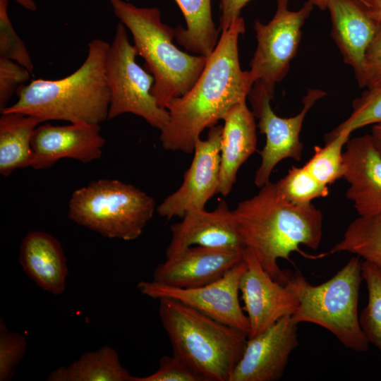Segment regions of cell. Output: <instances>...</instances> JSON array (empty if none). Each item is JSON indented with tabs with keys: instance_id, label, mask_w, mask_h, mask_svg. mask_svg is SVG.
<instances>
[{
	"instance_id": "cell-30",
	"label": "cell",
	"mask_w": 381,
	"mask_h": 381,
	"mask_svg": "<svg viewBox=\"0 0 381 381\" xmlns=\"http://www.w3.org/2000/svg\"><path fill=\"white\" fill-rule=\"evenodd\" d=\"M8 0H0V58L14 61L33 71L34 65L25 42L18 35L9 18Z\"/></svg>"
},
{
	"instance_id": "cell-37",
	"label": "cell",
	"mask_w": 381,
	"mask_h": 381,
	"mask_svg": "<svg viewBox=\"0 0 381 381\" xmlns=\"http://www.w3.org/2000/svg\"><path fill=\"white\" fill-rule=\"evenodd\" d=\"M370 135L375 147L381 155V124L373 125Z\"/></svg>"
},
{
	"instance_id": "cell-24",
	"label": "cell",
	"mask_w": 381,
	"mask_h": 381,
	"mask_svg": "<svg viewBox=\"0 0 381 381\" xmlns=\"http://www.w3.org/2000/svg\"><path fill=\"white\" fill-rule=\"evenodd\" d=\"M186 23L175 29L177 42L187 51L207 58L218 42L219 31L213 22L211 0H175Z\"/></svg>"
},
{
	"instance_id": "cell-4",
	"label": "cell",
	"mask_w": 381,
	"mask_h": 381,
	"mask_svg": "<svg viewBox=\"0 0 381 381\" xmlns=\"http://www.w3.org/2000/svg\"><path fill=\"white\" fill-rule=\"evenodd\" d=\"M159 315L172 349L204 381H229L248 334L168 298L159 300Z\"/></svg>"
},
{
	"instance_id": "cell-25",
	"label": "cell",
	"mask_w": 381,
	"mask_h": 381,
	"mask_svg": "<svg viewBox=\"0 0 381 381\" xmlns=\"http://www.w3.org/2000/svg\"><path fill=\"white\" fill-rule=\"evenodd\" d=\"M341 252L355 254L381 268V213L353 220L329 253Z\"/></svg>"
},
{
	"instance_id": "cell-10",
	"label": "cell",
	"mask_w": 381,
	"mask_h": 381,
	"mask_svg": "<svg viewBox=\"0 0 381 381\" xmlns=\"http://www.w3.org/2000/svg\"><path fill=\"white\" fill-rule=\"evenodd\" d=\"M326 95L320 89L309 88L303 97L301 111L291 117L277 116L270 102L274 95L260 83L256 82L248 95L252 111L258 119L257 127L266 136V143L260 152L261 163L255 171L254 183L258 188L269 182L274 168L284 159H301L303 148L300 133L308 111L317 101Z\"/></svg>"
},
{
	"instance_id": "cell-12",
	"label": "cell",
	"mask_w": 381,
	"mask_h": 381,
	"mask_svg": "<svg viewBox=\"0 0 381 381\" xmlns=\"http://www.w3.org/2000/svg\"><path fill=\"white\" fill-rule=\"evenodd\" d=\"M223 126L210 128L206 139H197L193 158L181 186L157 206V213L167 219L182 218L188 212L205 209L217 194L220 175V143Z\"/></svg>"
},
{
	"instance_id": "cell-31",
	"label": "cell",
	"mask_w": 381,
	"mask_h": 381,
	"mask_svg": "<svg viewBox=\"0 0 381 381\" xmlns=\"http://www.w3.org/2000/svg\"><path fill=\"white\" fill-rule=\"evenodd\" d=\"M27 348L26 338L11 332L0 319V381H9L23 358Z\"/></svg>"
},
{
	"instance_id": "cell-17",
	"label": "cell",
	"mask_w": 381,
	"mask_h": 381,
	"mask_svg": "<svg viewBox=\"0 0 381 381\" xmlns=\"http://www.w3.org/2000/svg\"><path fill=\"white\" fill-rule=\"evenodd\" d=\"M170 229L171 238L166 257L193 246L239 250L246 248L232 210L225 200L220 201L212 211L188 212Z\"/></svg>"
},
{
	"instance_id": "cell-6",
	"label": "cell",
	"mask_w": 381,
	"mask_h": 381,
	"mask_svg": "<svg viewBox=\"0 0 381 381\" xmlns=\"http://www.w3.org/2000/svg\"><path fill=\"white\" fill-rule=\"evenodd\" d=\"M360 257H352L327 282L310 284L300 272L284 271L280 282L296 295L298 306L291 315L296 323L310 322L334 334L346 348L365 352L369 341L359 322L358 303L363 281Z\"/></svg>"
},
{
	"instance_id": "cell-33",
	"label": "cell",
	"mask_w": 381,
	"mask_h": 381,
	"mask_svg": "<svg viewBox=\"0 0 381 381\" xmlns=\"http://www.w3.org/2000/svg\"><path fill=\"white\" fill-rule=\"evenodd\" d=\"M30 72L17 62L0 58V111L8 103L18 87L30 79Z\"/></svg>"
},
{
	"instance_id": "cell-20",
	"label": "cell",
	"mask_w": 381,
	"mask_h": 381,
	"mask_svg": "<svg viewBox=\"0 0 381 381\" xmlns=\"http://www.w3.org/2000/svg\"><path fill=\"white\" fill-rule=\"evenodd\" d=\"M223 120L217 193L226 197L236 181L239 169L256 150L257 124L246 100L234 105Z\"/></svg>"
},
{
	"instance_id": "cell-26",
	"label": "cell",
	"mask_w": 381,
	"mask_h": 381,
	"mask_svg": "<svg viewBox=\"0 0 381 381\" xmlns=\"http://www.w3.org/2000/svg\"><path fill=\"white\" fill-rule=\"evenodd\" d=\"M350 135L348 131H341L325 136V146H315L313 155L303 165L322 184L328 186L343 178L345 166L342 150Z\"/></svg>"
},
{
	"instance_id": "cell-39",
	"label": "cell",
	"mask_w": 381,
	"mask_h": 381,
	"mask_svg": "<svg viewBox=\"0 0 381 381\" xmlns=\"http://www.w3.org/2000/svg\"><path fill=\"white\" fill-rule=\"evenodd\" d=\"M313 6H317L320 10H325L327 7L329 0H307Z\"/></svg>"
},
{
	"instance_id": "cell-28",
	"label": "cell",
	"mask_w": 381,
	"mask_h": 381,
	"mask_svg": "<svg viewBox=\"0 0 381 381\" xmlns=\"http://www.w3.org/2000/svg\"><path fill=\"white\" fill-rule=\"evenodd\" d=\"M276 184L282 196L296 205L310 204L313 200L329 194L328 186L320 183L304 166L291 167Z\"/></svg>"
},
{
	"instance_id": "cell-22",
	"label": "cell",
	"mask_w": 381,
	"mask_h": 381,
	"mask_svg": "<svg viewBox=\"0 0 381 381\" xmlns=\"http://www.w3.org/2000/svg\"><path fill=\"white\" fill-rule=\"evenodd\" d=\"M43 123L33 116L17 112H1L0 174L9 176L18 169L31 167L33 152L31 140L35 128Z\"/></svg>"
},
{
	"instance_id": "cell-14",
	"label": "cell",
	"mask_w": 381,
	"mask_h": 381,
	"mask_svg": "<svg viewBox=\"0 0 381 381\" xmlns=\"http://www.w3.org/2000/svg\"><path fill=\"white\" fill-rule=\"evenodd\" d=\"M298 323L285 316L248 339L229 381H275L284 372L291 352L298 346Z\"/></svg>"
},
{
	"instance_id": "cell-11",
	"label": "cell",
	"mask_w": 381,
	"mask_h": 381,
	"mask_svg": "<svg viewBox=\"0 0 381 381\" xmlns=\"http://www.w3.org/2000/svg\"><path fill=\"white\" fill-rule=\"evenodd\" d=\"M246 269L243 260L219 279L195 288H179L155 281L140 282L139 291L154 299L176 300L204 315L248 334L250 325L239 301V284Z\"/></svg>"
},
{
	"instance_id": "cell-8",
	"label": "cell",
	"mask_w": 381,
	"mask_h": 381,
	"mask_svg": "<svg viewBox=\"0 0 381 381\" xmlns=\"http://www.w3.org/2000/svg\"><path fill=\"white\" fill-rule=\"evenodd\" d=\"M137 50L120 23L109 44L105 73L110 91L108 119L126 113L142 117L151 126L162 131L168 123L167 109L158 105L152 94L155 79L135 61Z\"/></svg>"
},
{
	"instance_id": "cell-32",
	"label": "cell",
	"mask_w": 381,
	"mask_h": 381,
	"mask_svg": "<svg viewBox=\"0 0 381 381\" xmlns=\"http://www.w3.org/2000/svg\"><path fill=\"white\" fill-rule=\"evenodd\" d=\"M132 381H204L180 358L173 354L159 360L158 370L145 377L133 376Z\"/></svg>"
},
{
	"instance_id": "cell-1",
	"label": "cell",
	"mask_w": 381,
	"mask_h": 381,
	"mask_svg": "<svg viewBox=\"0 0 381 381\" xmlns=\"http://www.w3.org/2000/svg\"><path fill=\"white\" fill-rule=\"evenodd\" d=\"M244 32L245 23L240 16L222 31L190 90L167 104L169 120L159 136L164 149L193 152L195 143L205 128L216 126L234 105L246 100L254 83L239 63L238 40Z\"/></svg>"
},
{
	"instance_id": "cell-15",
	"label": "cell",
	"mask_w": 381,
	"mask_h": 381,
	"mask_svg": "<svg viewBox=\"0 0 381 381\" xmlns=\"http://www.w3.org/2000/svg\"><path fill=\"white\" fill-rule=\"evenodd\" d=\"M105 142L100 124L54 126L44 123L39 125L32 134L31 167L37 170L48 169L64 158L91 162L102 156Z\"/></svg>"
},
{
	"instance_id": "cell-35",
	"label": "cell",
	"mask_w": 381,
	"mask_h": 381,
	"mask_svg": "<svg viewBox=\"0 0 381 381\" xmlns=\"http://www.w3.org/2000/svg\"><path fill=\"white\" fill-rule=\"evenodd\" d=\"M221 8L220 28L227 30L240 17L242 8L251 0H219Z\"/></svg>"
},
{
	"instance_id": "cell-16",
	"label": "cell",
	"mask_w": 381,
	"mask_h": 381,
	"mask_svg": "<svg viewBox=\"0 0 381 381\" xmlns=\"http://www.w3.org/2000/svg\"><path fill=\"white\" fill-rule=\"evenodd\" d=\"M243 250L190 246L166 257L155 268L152 280L179 288L204 286L219 279L241 262Z\"/></svg>"
},
{
	"instance_id": "cell-7",
	"label": "cell",
	"mask_w": 381,
	"mask_h": 381,
	"mask_svg": "<svg viewBox=\"0 0 381 381\" xmlns=\"http://www.w3.org/2000/svg\"><path fill=\"white\" fill-rule=\"evenodd\" d=\"M156 209L154 198L142 190L102 179L72 193L68 218L103 236L131 241L141 235Z\"/></svg>"
},
{
	"instance_id": "cell-38",
	"label": "cell",
	"mask_w": 381,
	"mask_h": 381,
	"mask_svg": "<svg viewBox=\"0 0 381 381\" xmlns=\"http://www.w3.org/2000/svg\"><path fill=\"white\" fill-rule=\"evenodd\" d=\"M18 4L24 8L35 11L37 10V6L34 0H15Z\"/></svg>"
},
{
	"instance_id": "cell-2",
	"label": "cell",
	"mask_w": 381,
	"mask_h": 381,
	"mask_svg": "<svg viewBox=\"0 0 381 381\" xmlns=\"http://www.w3.org/2000/svg\"><path fill=\"white\" fill-rule=\"evenodd\" d=\"M245 248L251 249L265 270L280 282L284 272L279 259L290 260L300 246L318 248L323 233V215L310 203L296 205L279 193L270 181L254 196L232 210Z\"/></svg>"
},
{
	"instance_id": "cell-19",
	"label": "cell",
	"mask_w": 381,
	"mask_h": 381,
	"mask_svg": "<svg viewBox=\"0 0 381 381\" xmlns=\"http://www.w3.org/2000/svg\"><path fill=\"white\" fill-rule=\"evenodd\" d=\"M327 8L331 18L332 37L344 63L356 74L380 23L368 15L363 0H329Z\"/></svg>"
},
{
	"instance_id": "cell-3",
	"label": "cell",
	"mask_w": 381,
	"mask_h": 381,
	"mask_svg": "<svg viewBox=\"0 0 381 381\" xmlns=\"http://www.w3.org/2000/svg\"><path fill=\"white\" fill-rule=\"evenodd\" d=\"M84 62L71 74L57 80L36 79L20 85L17 101L1 112H17L43 123L61 120L100 124L108 119L110 91L105 63L109 44L94 39Z\"/></svg>"
},
{
	"instance_id": "cell-9",
	"label": "cell",
	"mask_w": 381,
	"mask_h": 381,
	"mask_svg": "<svg viewBox=\"0 0 381 381\" xmlns=\"http://www.w3.org/2000/svg\"><path fill=\"white\" fill-rule=\"evenodd\" d=\"M313 6L307 1L299 10L291 11L289 0H277L275 13L268 23L255 20L258 44L248 71L253 83H260L274 95L276 84L285 78L297 54L301 28Z\"/></svg>"
},
{
	"instance_id": "cell-23",
	"label": "cell",
	"mask_w": 381,
	"mask_h": 381,
	"mask_svg": "<svg viewBox=\"0 0 381 381\" xmlns=\"http://www.w3.org/2000/svg\"><path fill=\"white\" fill-rule=\"evenodd\" d=\"M133 376L120 363L117 351L109 346L84 353L68 366L53 370L48 381H132Z\"/></svg>"
},
{
	"instance_id": "cell-27",
	"label": "cell",
	"mask_w": 381,
	"mask_h": 381,
	"mask_svg": "<svg viewBox=\"0 0 381 381\" xmlns=\"http://www.w3.org/2000/svg\"><path fill=\"white\" fill-rule=\"evenodd\" d=\"M361 273L368 301L359 316V322L369 343L381 353V268L364 260L361 262Z\"/></svg>"
},
{
	"instance_id": "cell-36",
	"label": "cell",
	"mask_w": 381,
	"mask_h": 381,
	"mask_svg": "<svg viewBox=\"0 0 381 381\" xmlns=\"http://www.w3.org/2000/svg\"><path fill=\"white\" fill-rule=\"evenodd\" d=\"M363 4L368 15L381 23V0H363Z\"/></svg>"
},
{
	"instance_id": "cell-29",
	"label": "cell",
	"mask_w": 381,
	"mask_h": 381,
	"mask_svg": "<svg viewBox=\"0 0 381 381\" xmlns=\"http://www.w3.org/2000/svg\"><path fill=\"white\" fill-rule=\"evenodd\" d=\"M350 116L326 136H332L341 131L352 133L369 125L381 124V83L369 88L352 102Z\"/></svg>"
},
{
	"instance_id": "cell-34",
	"label": "cell",
	"mask_w": 381,
	"mask_h": 381,
	"mask_svg": "<svg viewBox=\"0 0 381 381\" xmlns=\"http://www.w3.org/2000/svg\"><path fill=\"white\" fill-rule=\"evenodd\" d=\"M355 77L361 87L369 88L381 83V23Z\"/></svg>"
},
{
	"instance_id": "cell-21",
	"label": "cell",
	"mask_w": 381,
	"mask_h": 381,
	"mask_svg": "<svg viewBox=\"0 0 381 381\" xmlns=\"http://www.w3.org/2000/svg\"><path fill=\"white\" fill-rule=\"evenodd\" d=\"M19 262L27 275L42 289L60 295L66 289L68 270L60 241L51 234L32 231L23 238Z\"/></svg>"
},
{
	"instance_id": "cell-5",
	"label": "cell",
	"mask_w": 381,
	"mask_h": 381,
	"mask_svg": "<svg viewBox=\"0 0 381 381\" xmlns=\"http://www.w3.org/2000/svg\"><path fill=\"white\" fill-rule=\"evenodd\" d=\"M115 16L131 32L138 55L155 82L152 94L166 109L171 99L187 93L205 66L207 58L189 54L173 43L175 30L164 24L155 7H138L124 0H108Z\"/></svg>"
},
{
	"instance_id": "cell-13",
	"label": "cell",
	"mask_w": 381,
	"mask_h": 381,
	"mask_svg": "<svg viewBox=\"0 0 381 381\" xmlns=\"http://www.w3.org/2000/svg\"><path fill=\"white\" fill-rule=\"evenodd\" d=\"M246 269L239 284L250 325L248 338L269 328L281 318L292 315L298 301L284 284L273 279L262 267L253 251L243 250Z\"/></svg>"
},
{
	"instance_id": "cell-18",
	"label": "cell",
	"mask_w": 381,
	"mask_h": 381,
	"mask_svg": "<svg viewBox=\"0 0 381 381\" xmlns=\"http://www.w3.org/2000/svg\"><path fill=\"white\" fill-rule=\"evenodd\" d=\"M346 197L359 216L381 213V155L370 134L349 139L343 152Z\"/></svg>"
}]
</instances>
